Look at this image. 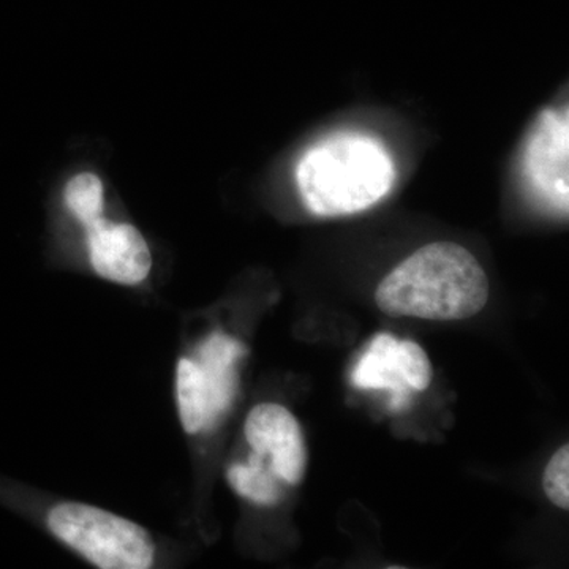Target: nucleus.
I'll use <instances>...</instances> for the list:
<instances>
[{
    "instance_id": "obj_1",
    "label": "nucleus",
    "mask_w": 569,
    "mask_h": 569,
    "mask_svg": "<svg viewBox=\"0 0 569 569\" xmlns=\"http://www.w3.org/2000/svg\"><path fill=\"white\" fill-rule=\"evenodd\" d=\"M489 280L466 247L433 242L418 249L378 284L376 301L389 317L467 320L488 305Z\"/></svg>"
},
{
    "instance_id": "obj_2",
    "label": "nucleus",
    "mask_w": 569,
    "mask_h": 569,
    "mask_svg": "<svg viewBox=\"0 0 569 569\" xmlns=\"http://www.w3.org/2000/svg\"><path fill=\"white\" fill-rule=\"evenodd\" d=\"M397 178L383 142L343 133L318 142L296 168L299 193L310 212L320 217L350 216L383 200Z\"/></svg>"
},
{
    "instance_id": "obj_3",
    "label": "nucleus",
    "mask_w": 569,
    "mask_h": 569,
    "mask_svg": "<svg viewBox=\"0 0 569 569\" xmlns=\"http://www.w3.org/2000/svg\"><path fill=\"white\" fill-rule=\"evenodd\" d=\"M52 533L84 559L103 569H146L153 542L138 523L81 503H62L48 516Z\"/></svg>"
},
{
    "instance_id": "obj_4",
    "label": "nucleus",
    "mask_w": 569,
    "mask_h": 569,
    "mask_svg": "<svg viewBox=\"0 0 569 569\" xmlns=\"http://www.w3.org/2000/svg\"><path fill=\"white\" fill-rule=\"evenodd\" d=\"M568 112L539 114L526 148V176L535 192L560 212H568Z\"/></svg>"
},
{
    "instance_id": "obj_5",
    "label": "nucleus",
    "mask_w": 569,
    "mask_h": 569,
    "mask_svg": "<svg viewBox=\"0 0 569 569\" xmlns=\"http://www.w3.org/2000/svg\"><path fill=\"white\" fill-rule=\"evenodd\" d=\"M253 452L268 462L272 473L288 485H299L307 468L305 436L298 419L282 406L261 403L250 411L244 427Z\"/></svg>"
},
{
    "instance_id": "obj_6",
    "label": "nucleus",
    "mask_w": 569,
    "mask_h": 569,
    "mask_svg": "<svg viewBox=\"0 0 569 569\" xmlns=\"http://www.w3.org/2000/svg\"><path fill=\"white\" fill-rule=\"evenodd\" d=\"M97 274L122 284H137L152 268L151 250L140 231L129 223H112L103 213L81 223Z\"/></svg>"
},
{
    "instance_id": "obj_7",
    "label": "nucleus",
    "mask_w": 569,
    "mask_h": 569,
    "mask_svg": "<svg viewBox=\"0 0 569 569\" xmlns=\"http://www.w3.org/2000/svg\"><path fill=\"white\" fill-rule=\"evenodd\" d=\"M247 353L244 343L213 332L197 350L194 361L203 373L213 425L230 408L236 392V362Z\"/></svg>"
},
{
    "instance_id": "obj_8",
    "label": "nucleus",
    "mask_w": 569,
    "mask_h": 569,
    "mask_svg": "<svg viewBox=\"0 0 569 569\" xmlns=\"http://www.w3.org/2000/svg\"><path fill=\"white\" fill-rule=\"evenodd\" d=\"M351 381L356 388L388 389L392 410L407 408L411 388L403 380L399 340L387 332L378 335L356 365Z\"/></svg>"
},
{
    "instance_id": "obj_9",
    "label": "nucleus",
    "mask_w": 569,
    "mask_h": 569,
    "mask_svg": "<svg viewBox=\"0 0 569 569\" xmlns=\"http://www.w3.org/2000/svg\"><path fill=\"white\" fill-rule=\"evenodd\" d=\"M176 396L179 418L187 433H198L213 426L203 373L194 359L183 358L178 362Z\"/></svg>"
},
{
    "instance_id": "obj_10",
    "label": "nucleus",
    "mask_w": 569,
    "mask_h": 569,
    "mask_svg": "<svg viewBox=\"0 0 569 569\" xmlns=\"http://www.w3.org/2000/svg\"><path fill=\"white\" fill-rule=\"evenodd\" d=\"M266 460L253 452L247 463H234L228 470V481L236 493L264 507H272L280 501L282 490Z\"/></svg>"
},
{
    "instance_id": "obj_11",
    "label": "nucleus",
    "mask_w": 569,
    "mask_h": 569,
    "mask_svg": "<svg viewBox=\"0 0 569 569\" xmlns=\"http://www.w3.org/2000/svg\"><path fill=\"white\" fill-rule=\"evenodd\" d=\"M103 183L99 176L81 173L67 183L66 203L69 211L82 223L103 213Z\"/></svg>"
},
{
    "instance_id": "obj_12",
    "label": "nucleus",
    "mask_w": 569,
    "mask_h": 569,
    "mask_svg": "<svg viewBox=\"0 0 569 569\" xmlns=\"http://www.w3.org/2000/svg\"><path fill=\"white\" fill-rule=\"evenodd\" d=\"M402 376L411 391H425L432 381L433 370L426 351L411 340H399Z\"/></svg>"
},
{
    "instance_id": "obj_13",
    "label": "nucleus",
    "mask_w": 569,
    "mask_h": 569,
    "mask_svg": "<svg viewBox=\"0 0 569 569\" xmlns=\"http://www.w3.org/2000/svg\"><path fill=\"white\" fill-rule=\"evenodd\" d=\"M546 496L556 507L569 509V447L565 445L549 460L542 478Z\"/></svg>"
}]
</instances>
